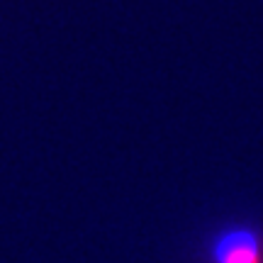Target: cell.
Here are the masks:
<instances>
[{"instance_id":"1","label":"cell","mask_w":263,"mask_h":263,"mask_svg":"<svg viewBox=\"0 0 263 263\" xmlns=\"http://www.w3.org/2000/svg\"><path fill=\"white\" fill-rule=\"evenodd\" d=\"M210 263H263V241L251 227H229L207 244Z\"/></svg>"}]
</instances>
